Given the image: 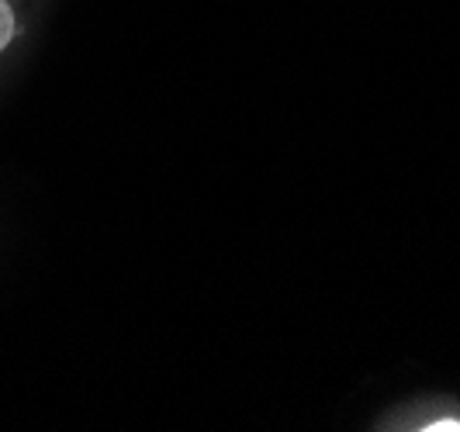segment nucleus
I'll list each match as a JSON object with an SVG mask.
<instances>
[{
	"mask_svg": "<svg viewBox=\"0 0 460 432\" xmlns=\"http://www.w3.org/2000/svg\"><path fill=\"white\" fill-rule=\"evenodd\" d=\"M14 31H18V18H14V7H11L7 0H0V52L11 46Z\"/></svg>",
	"mask_w": 460,
	"mask_h": 432,
	"instance_id": "1",
	"label": "nucleus"
},
{
	"mask_svg": "<svg viewBox=\"0 0 460 432\" xmlns=\"http://www.w3.org/2000/svg\"><path fill=\"white\" fill-rule=\"evenodd\" d=\"M426 429H460V422L447 419V422H433V426H426Z\"/></svg>",
	"mask_w": 460,
	"mask_h": 432,
	"instance_id": "2",
	"label": "nucleus"
}]
</instances>
